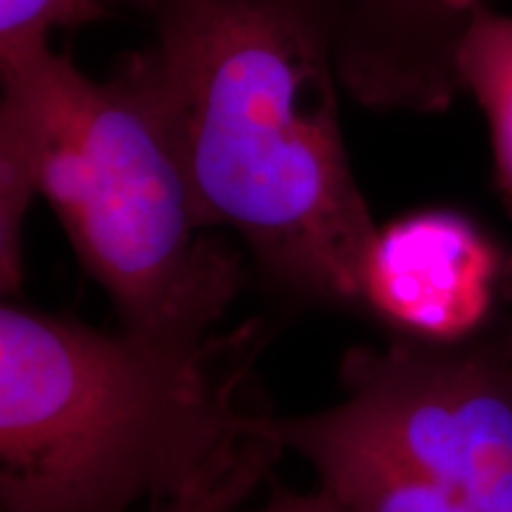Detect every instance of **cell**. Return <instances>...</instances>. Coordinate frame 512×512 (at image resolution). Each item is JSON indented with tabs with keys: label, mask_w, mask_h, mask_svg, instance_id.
I'll return each mask as SVG.
<instances>
[{
	"label": "cell",
	"mask_w": 512,
	"mask_h": 512,
	"mask_svg": "<svg viewBox=\"0 0 512 512\" xmlns=\"http://www.w3.org/2000/svg\"><path fill=\"white\" fill-rule=\"evenodd\" d=\"M145 0H0V69L50 48L57 27H79L110 17L121 5Z\"/></svg>",
	"instance_id": "30bf717a"
},
{
	"label": "cell",
	"mask_w": 512,
	"mask_h": 512,
	"mask_svg": "<svg viewBox=\"0 0 512 512\" xmlns=\"http://www.w3.org/2000/svg\"><path fill=\"white\" fill-rule=\"evenodd\" d=\"M339 3H342V0H320V5H323L325 12H330L332 8H337Z\"/></svg>",
	"instance_id": "7c38bea8"
},
{
	"label": "cell",
	"mask_w": 512,
	"mask_h": 512,
	"mask_svg": "<svg viewBox=\"0 0 512 512\" xmlns=\"http://www.w3.org/2000/svg\"><path fill=\"white\" fill-rule=\"evenodd\" d=\"M460 79L489 119L498 185L512 197V15L479 5L460 50Z\"/></svg>",
	"instance_id": "ba28073f"
},
{
	"label": "cell",
	"mask_w": 512,
	"mask_h": 512,
	"mask_svg": "<svg viewBox=\"0 0 512 512\" xmlns=\"http://www.w3.org/2000/svg\"><path fill=\"white\" fill-rule=\"evenodd\" d=\"M505 261L508 254L470 216L413 211L377 230L363 268V313L389 335L463 342L501 309Z\"/></svg>",
	"instance_id": "5b68a950"
},
{
	"label": "cell",
	"mask_w": 512,
	"mask_h": 512,
	"mask_svg": "<svg viewBox=\"0 0 512 512\" xmlns=\"http://www.w3.org/2000/svg\"><path fill=\"white\" fill-rule=\"evenodd\" d=\"M150 88L204 228H230L292 299L363 313L377 238L339 121L320 0H145Z\"/></svg>",
	"instance_id": "6da1fadb"
},
{
	"label": "cell",
	"mask_w": 512,
	"mask_h": 512,
	"mask_svg": "<svg viewBox=\"0 0 512 512\" xmlns=\"http://www.w3.org/2000/svg\"><path fill=\"white\" fill-rule=\"evenodd\" d=\"M266 427L351 512H479L396 456L344 401L299 418L268 415Z\"/></svg>",
	"instance_id": "52a82bcc"
},
{
	"label": "cell",
	"mask_w": 512,
	"mask_h": 512,
	"mask_svg": "<svg viewBox=\"0 0 512 512\" xmlns=\"http://www.w3.org/2000/svg\"><path fill=\"white\" fill-rule=\"evenodd\" d=\"M261 512H351L337 501L335 496H330L328 491L320 489L318 494H283L273 498Z\"/></svg>",
	"instance_id": "8fae6325"
},
{
	"label": "cell",
	"mask_w": 512,
	"mask_h": 512,
	"mask_svg": "<svg viewBox=\"0 0 512 512\" xmlns=\"http://www.w3.org/2000/svg\"><path fill=\"white\" fill-rule=\"evenodd\" d=\"M482 3L342 0L325 12L339 83L373 110H448L463 93L460 50Z\"/></svg>",
	"instance_id": "8992f818"
},
{
	"label": "cell",
	"mask_w": 512,
	"mask_h": 512,
	"mask_svg": "<svg viewBox=\"0 0 512 512\" xmlns=\"http://www.w3.org/2000/svg\"><path fill=\"white\" fill-rule=\"evenodd\" d=\"M344 403L396 456L479 512H512V318L463 342L389 335L339 366Z\"/></svg>",
	"instance_id": "277c9868"
},
{
	"label": "cell",
	"mask_w": 512,
	"mask_h": 512,
	"mask_svg": "<svg viewBox=\"0 0 512 512\" xmlns=\"http://www.w3.org/2000/svg\"><path fill=\"white\" fill-rule=\"evenodd\" d=\"M283 448L266 427L238 441L181 494L150 505L147 512H233L259 486Z\"/></svg>",
	"instance_id": "9c48e42d"
},
{
	"label": "cell",
	"mask_w": 512,
	"mask_h": 512,
	"mask_svg": "<svg viewBox=\"0 0 512 512\" xmlns=\"http://www.w3.org/2000/svg\"><path fill=\"white\" fill-rule=\"evenodd\" d=\"M46 112L38 195L83 271L105 290L121 330L197 347L226 316L245 273L207 235L150 88L131 62L93 81L69 55L36 62Z\"/></svg>",
	"instance_id": "3957f363"
},
{
	"label": "cell",
	"mask_w": 512,
	"mask_h": 512,
	"mask_svg": "<svg viewBox=\"0 0 512 512\" xmlns=\"http://www.w3.org/2000/svg\"><path fill=\"white\" fill-rule=\"evenodd\" d=\"M259 337L166 347L0 306V508L131 512L169 501L254 432L240 387Z\"/></svg>",
	"instance_id": "7a4b0ae2"
}]
</instances>
